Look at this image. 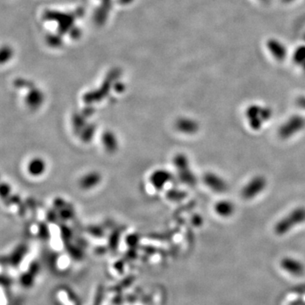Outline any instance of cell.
Masks as SVG:
<instances>
[{
    "mask_svg": "<svg viewBox=\"0 0 305 305\" xmlns=\"http://www.w3.org/2000/svg\"><path fill=\"white\" fill-rule=\"evenodd\" d=\"M245 114L250 128L253 131H259L271 119L272 111L269 107L252 104L247 108Z\"/></svg>",
    "mask_w": 305,
    "mask_h": 305,
    "instance_id": "6da1fadb",
    "label": "cell"
},
{
    "mask_svg": "<svg viewBox=\"0 0 305 305\" xmlns=\"http://www.w3.org/2000/svg\"><path fill=\"white\" fill-rule=\"evenodd\" d=\"M305 222V207L300 206L293 209L288 214L282 218L275 227L277 234L283 235Z\"/></svg>",
    "mask_w": 305,
    "mask_h": 305,
    "instance_id": "7a4b0ae2",
    "label": "cell"
},
{
    "mask_svg": "<svg viewBox=\"0 0 305 305\" xmlns=\"http://www.w3.org/2000/svg\"><path fill=\"white\" fill-rule=\"evenodd\" d=\"M305 127V118L299 114H294L280 127L278 134L283 139H288L304 130Z\"/></svg>",
    "mask_w": 305,
    "mask_h": 305,
    "instance_id": "3957f363",
    "label": "cell"
},
{
    "mask_svg": "<svg viewBox=\"0 0 305 305\" xmlns=\"http://www.w3.org/2000/svg\"><path fill=\"white\" fill-rule=\"evenodd\" d=\"M267 181L262 175H256L251 179L246 185L244 186L241 194L246 200H251L261 194L267 188Z\"/></svg>",
    "mask_w": 305,
    "mask_h": 305,
    "instance_id": "277c9868",
    "label": "cell"
},
{
    "mask_svg": "<svg viewBox=\"0 0 305 305\" xmlns=\"http://www.w3.org/2000/svg\"><path fill=\"white\" fill-rule=\"evenodd\" d=\"M204 182L211 191L216 193H224L228 191V182H226L221 175L213 172H208L205 174L204 176Z\"/></svg>",
    "mask_w": 305,
    "mask_h": 305,
    "instance_id": "5b68a950",
    "label": "cell"
},
{
    "mask_svg": "<svg viewBox=\"0 0 305 305\" xmlns=\"http://www.w3.org/2000/svg\"><path fill=\"white\" fill-rule=\"evenodd\" d=\"M175 166H177L180 172V175L182 181L189 184V185H194L196 182L195 175L191 169L189 168V163L188 159L184 155H179L175 159Z\"/></svg>",
    "mask_w": 305,
    "mask_h": 305,
    "instance_id": "8992f818",
    "label": "cell"
},
{
    "mask_svg": "<svg viewBox=\"0 0 305 305\" xmlns=\"http://www.w3.org/2000/svg\"><path fill=\"white\" fill-rule=\"evenodd\" d=\"M214 211L221 217H230L235 212V206L228 200H221L214 205Z\"/></svg>",
    "mask_w": 305,
    "mask_h": 305,
    "instance_id": "52a82bcc",
    "label": "cell"
},
{
    "mask_svg": "<svg viewBox=\"0 0 305 305\" xmlns=\"http://www.w3.org/2000/svg\"><path fill=\"white\" fill-rule=\"evenodd\" d=\"M177 128L183 133L192 134L198 130V124L189 118H182L177 121Z\"/></svg>",
    "mask_w": 305,
    "mask_h": 305,
    "instance_id": "ba28073f",
    "label": "cell"
},
{
    "mask_svg": "<svg viewBox=\"0 0 305 305\" xmlns=\"http://www.w3.org/2000/svg\"><path fill=\"white\" fill-rule=\"evenodd\" d=\"M297 104H298L299 107L302 108L303 110L305 111V97H299L298 101H297Z\"/></svg>",
    "mask_w": 305,
    "mask_h": 305,
    "instance_id": "9c48e42d",
    "label": "cell"
}]
</instances>
